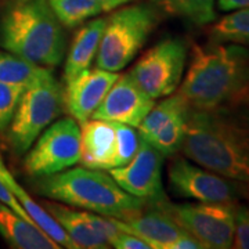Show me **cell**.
Masks as SVG:
<instances>
[{"label": "cell", "mask_w": 249, "mask_h": 249, "mask_svg": "<svg viewBox=\"0 0 249 249\" xmlns=\"http://www.w3.org/2000/svg\"><path fill=\"white\" fill-rule=\"evenodd\" d=\"M165 157L152 144L140 137L134 157L124 166L109 169L111 178L130 196L148 202H158L166 196L162 187V166Z\"/></svg>", "instance_id": "7c38bea8"}, {"label": "cell", "mask_w": 249, "mask_h": 249, "mask_svg": "<svg viewBox=\"0 0 249 249\" xmlns=\"http://www.w3.org/2000/svg\"><path fill=\"white\" fill-rule=\"evenodd\" d=\"M62 90L53 73L28 86L7 127L11 150L22 155L62 111Z\"/></svg>", "instance_id": "8992f818"}, {"label": "cell", "mask_w": 249, "mask_h": 249, "mask_svg": "<svg viewBox=\"0 0 249 249\" xmlns=\"http://www.w3.org/2000/svg\"><path fill=\"white\" fill-rule=\"evenodd\" d=\"M97 1L104 11H112V10L119 9L133 0H97Z\"/></svg>", "instance_id": "4dcf8cb0"}, {"label": "cell", "mask_w": 249, "mask_h": 249, "mask_svg": "<svg viewBox=\"0 0 249 249\" xmlns=\"http://www.w3.org/2000/svg\"><path fill=\"white\" fill-rule=\"evenodd\" d=\"M217 6L222 11H232L249 7V0H217Z\"/></svg>", "instance_id": "f546056e"}, {"label": "cell", "mask_w": 249, "mask_h": 249, "mask_svg": "<svg viewBox=\"0 0 249 249\" xmlns=\"http://www.w3.org/2000/svg\"><path fill=\"white\" fill-rule=\"evenodd\" d=\"M186 109H188V106L184 101V98L180 96V93L170 94L165 100L160 101L158 104H154L151 111L145 115L142 124L137 126V132L142 139L150 140L173 116H176Z\"/></svg>", "instance_id": "603a6c76"}, {"label": "cell", "mask_w": 249, "mask_h": 249, "mask_svg": "<svg viewBox=\"0 0 249 249\" xmlns=\"http://www.w3.org/2000/svg\"><path fill=\"white\" fill-rule=\"evenodd\" d=\"M0 235L16 249H57L60 245L36 224L0 202Z\"/></svg>", "instance_id": "ac0fdd59"}, {"label": "cell", "mask_w": 249, "mask_h": 249, "mask_svg": "<svg viewBox=\"0 0 249 249\" xmlns=\"http://www.w3.org/2000/svg\"><path fill=\"white\" fill-rule=\"evenodd\" d=\"M209 36L212 42L235 43L249 49V7L232 10L216 22L213 21Z\"/></svg>", "instance_id": "7402d4cb"}, {"label": "cell", "mask_w": 249, "mask_h": 249, "mask_svg": "<svg viewBox=\"0 0 249 249\" xmlns=\"http://www.w3.org/2000/svg\"><path fill=\"white\" fill-rule=\"evenodd\" d=\"M27 151L24 169L37 178L70 169L80 160V127L73 118H64L46 127Z\"/></svg>", "instance_id": "30bf717a"}, {"label": "cell", "mask_w": 249, "mask_h": 249, "mask_svg": "<svg viewBox=\"0 0 249 249\" xmlns=\"http://www.w3.org/2000/svg\"><path fill=\"white\" fill-rule=\"evenodd\" d=\"M231 248L249 249V205L235 204L234 238Z\"/></svg>", "instance_id": "4316f807"}, {"label": "cell", "mask_w": 249, "mask_h": 249, "mask_svg": "<svg viewBox=\"0 0 249 249\" xmlns=\"http://www.w3.org/2000/svg\"><path fill=\"white\" fill-rule=\"evenodd\" d=\"M16 1H25V0H16Z\"/></svg>", "instance_id": "1f68e13d"}, {"label": "cell", "mask_w": 249, "mask_h": 249, "mask_svg": "<svg viewBox=\"0 0 249 249\" xmlns=\"http://www.w3.org/2000/svg\"><path fill=\"white\" fill-rule=\"evenodd\" d=\"M0 202L1 204H4L6 206H9L10 209H13L16 213H18L21 217H24V219H27L28 222L34 223L32 222V219L28 216V213L24 211V208L19 205V202L17 201V198L13 196V193L9 190V187L6 186L4 183H3V180L0 178ZM35 224V223H34Z\"/></svg>", "instance_id": "f1b7e54d"}, {"label": "cell", "mask_w": 249, "mask_h": 249, "mask_svg": "<svg viewBox=\"0 0 249 249\" xmlns=\"http://www.w3.org/2000/svg\"><path fill=\"white\" fill-rule=\"evenodd\" d=\"M43 208L53 216V219L70 235L73 244L78 248L83 249H107L109 248L106 238H103L91 226L86 217L85 211H73L71 208L62 205L61 202L45 201Z\"/></svg>", "instance_id": "d6986e66"}, {"label": "cell", "mask_w": 249, "mask_h": 249, "mask_svg": "<svg viewBox=\"0 0 249 249\" xmlns=\"http://www.w3.org/2000/svg\"><path fill=\"white\" fill-rule=\"evenodd\" d=\"M158 206L202 244L205 249L232 247L237 202L172 204L168 198L150 202Z\"/></svg>", "instance_id": "ba28073f"}, {"label": "cell", "mask_w": 249, "mask_h": 249, "mask_svg": "<svg viewBox=\"0 0 249 249\" xmlns=\"http://www.w3.org/2000/svg\"><path fill=\"white\" fill-rule=\"evenodd\" d=\"M52 71L45 67L27 61L16 54L0 50V82L6 85L19 86L27 89L28 86L42 80Z\"/></svg>", "instance_id": "ffe728a7"}, {"label": "cell", "mask_w": 249, "mask_h": 249, "mask_svg": "<svg viewBox=\"0 0 249 249\" xmlns=\"http://www.w3.org/2000/svg\"><path fill=\"white\" fill-rule=\"evenodd\" d=\"M160 22L158 10L151 4H133L106 18L96 67L118 72L127 67Z\"/></svg>", "instance_id": "5b68a950"}, {"label": "cell", "mask_w": 249, "mask_h": 249, "mask_svg": "<svg viewBox=\"0 0 249 249\" xmlns=\"http://www.w3.org/2000/svg\"><path fill=\"white\" fill-rule=\"evenodd\" d=\"M154 104L155 100L145 94L127 73L119 75L91 118L137 127Z\"/></svg>", "instance_id": "4fadbf2b"}, {"label": "cell", "mask_w": 249, "mask_h": 249, "mask_svg": "<svg viewBox=\"0 0 249 249\" xmlns=\"http://www.w3.org/2000/svg\"><path fill=\"white\" fill-rule=\"evenodd\" d=\"M111 219L121 230L137 235L145 241L151 249H172V245L187 234L169 214L150 202L139 211L124 214L121 219Z\"/></svg>", "instance_id": "9a60e30c"}, {"label": "cell", "mask_w": 249, "mask_h": 249, "mask_svg": "<svg viewBox=\"0 0 249 249\" xmlns=\"http://www.w3.org/2000/svg\"><path fill=\"white\" fill-rule=\"evenodd\" d=\"M118 76L116 72L101 68L80 72L67 82L62 91V106L78 124H85L93 116Z\"/></svg>", "instance_id": "5bb4252c"}, {"label": "cell", "mask_w": 249, "mask_h": 249, "mask_svg": "<svg viewBox=\"0 0 249 249\" xmlns=\"http://www.w3.org/2000/svg\"><path fill=\"white\" fill-rule=\"evenodd\" d=\"M181 151L205 169L249 183V111L190 108Z\"/></svg>", "instance_id": "7a4b0ae2"}, {"label": "cell", "mask_w": 249, "mask_h": 249, "mask_svg": "<svg viewBox=\"0 0 249 249\" xmlns=\"http://www.w3.org/2000/svg\"><path fill=\"white\" fill-rule=\"evenodd\" d=\"M178 93L193 109L249 111V49L217 42L196 46Z\"/></svg>", "instance_id": "6da1fadb"}, {"label": "cell", "mask_w": 249, "mask_h": 249, "mask_svg": "<svg viewBox=\"0 0 249 249\" xmlns=\"http://www.w3.org/2000/svg\"><path fill=\"white\" fill-rule=\"evenodd\" d=\"M65 45L62 25L47 0H13L0 16V46L32 64L57 67Z\"/></svg>", "instance_id": "3957f363"}, {"label": "cell", "mask_w": 249, "mask_h": 249, "mask_svg": "<svg viewBox=\"0 0 249 249\" xmlns=\"http://www.w3.org/2000/svg\"><path fill=\"white\" fill-rule=\"evenodd\" d=\"M0 178L3 180V183L6 186L9 187V190L13 193V196L17 198L19 205L24 208V211L32 219V222L35 223L42 231L46 232L52 240L55 241L60 245V248L78 249V247L73 244V241L70 238V235L64 231V229L58 223L54 220L53 216L49 213L43 206H40L36 201H34L32 196L25 191V188H22L18 184L17 180L13 178V175L7 169L1 155H0Z\"/></svg>", "instance_id": "2e32d148"}, {"label": "cell", "mask_w": 249, "mask_h": 249, "mask_svg": "<svg viewBox=\"0 0 249 249\" xmlns=\"http://www.w3.org/2000/svg\"><path fill=\"white\" fill-rule=\"evenodd\" d=\"M111 247L116 249H151V247L145 241L124 230L119 231Z\"/></svg>", "instance_id": "83f0119b"}, {"label": "cell", "mask_w": 249, "mask_h": 249, "mask_svg": "<svg viewBox=\"0 0 249 249\" xmlns=\"http://www.w3.org/2000/svg\"><path fill=\"white\" fill-rule=\"evenodd\" d=\"M24 90V88L0 82V133L7 130Z\"/></svg>", "instance_id": "484cf974"}, {"label": "cell", "mask_w": 249, "mask_h": 249, "mask_svg": "<svg viewBox=\"0 0 249 249\" xmlns=\"http://www.w3.org/2000/svg\"><path fill=\"white\" fill-rule=\"evenodd\" d=\"M104 27L106 18H96L83 24L75 34L64 65L65 83L73 79L80 72L89 70L91 62L97 55Z\"/></svg>", "instance_id": "e0dca14e"}, {"label": "cell", "mask_w": 249, "mask_h": 249, "mask_svg": "<svg viewBox=\"0 0 249 249\" xmlns=\"http://www.w3.org/2000/svg\"><path fill=\"white\" fill-rule=\"evenodd\" d=\"M157 7L191 25L204 27L216 21V0H154Z\"/></svg>", "instance_id": "44dd1931"}, {"label": "cell", "mask_w": 249, "mask_h": 249, "mask_svg": "<svg viewBox=\"0 0 249 249\" xmlns=\"http://www.w3.org/2000/svg\"><path fill=\"white\" fill-rule=\"evenodd\" d=\"M190 109V107H188ZM188 109L173 116L163 127H160L157 133L147 142L152 144L163 157L175 155L181 150L187 130Z\"/></svg>", "instance_id": "d4e9b609"}, {"label": "cell", "mask_w": 249, "mask_h": 249, "mask_svg": "<svg viewBox=\"0 0 249 249\" xmlns=\"http://www.w3.org/2000/svg\"><path fill=\"white\" fill-rule=\"evenodd\" d=\"M62 27L76 28L104 10L97 0H47Z\"/></svg>", "instance_id": "cb8c5ba5"}, {"label": "cell", "mask_w": 249, "mask_h": 249, "mask_svg": "<svg viewBox=\"0 0 249 249\" xmlns=\"http://www.w3.org/2000/svg\"><path fill=\"white\" fill-rule=\"evenodd\" d=\"M187 54L184 39L165 37L142 54L127 75L154 100L168 97L181 83Z\"/></svg>", "instance_id": "9c48e42d"}, {"label": "cell", "mask_w": 249, "mask_h": 249, "mask_svg": "<svg viewBox=\"0 0 249 249\" xmlns=\"http://www.w3.org/2000/svg\"><path fill=\"white\" fill-rule=\"evenodd\" d=\"M35 180L34 188L39 196L107 217L121 219L148 204L126 193L104 170L83 166Z\"/></svg>", "instance_id": "277c9868"}, {"label": "cell", "mask_w": 249, "mask_h": 249, "mask_svg": "<svg viewBox=\"0 0 249 249\" xmlns=\"http://www.w3.org/2000/svg\"><path fill=\"white\" fill-rule=\"evenodd\" d=\"M129 124L89 119L80 124L82 166L109 170L126 165L140 144V134Z\"/></svg>", "instance_id": "52a82bcc"}, {"label": "cell", "mask_w": 249, "mask_h": 249, "mask_svg": "<svg viewBox=\"0 0 249 249\" xmlns=\"http://www.w3.org/2000/svg\"><path fill=\"white\" fill-rule=\"evenodd\" d=\"M170 191L198 202H237L249 198V183H242L199 168L187 158H176L168 169Z\"/></svg>", "instance_id": "8fae6325"}]
</instances>
